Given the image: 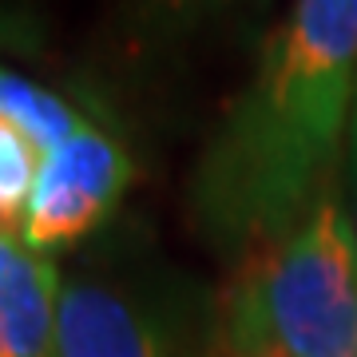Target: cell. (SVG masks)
<instances>
[{
    "instance_id": "cell-7",
    "label": "cell",
    "mask_w": 357,
    "mask_h": 357,
    "mask_svg": "<svg viewBox=\"0 0 357 357\" xmlns=\"http://www.w3.org/2000/svg\"><path fill=\"white\" fill-rule=\"evenodd\" d=\"M40 151L0 115V230L20 234L28 199L36 187Z\"/></svg>"
},
{
    "instance_id": "cell-6",
    "label": "cell",
    "mask_w": 357,
    "mask_h": 357,
    "mask_svg": "<svg viewBox=\"0 0 357 357\" xmlns=\"http://www.w3.org/2000/svg\"><path fill=\"white\" fill-rule=\"evenodd\" d=\"M0 115L40 155L52 151L56 143H64L72 131H79L88 123V115L76 112L68 96L44 88V84L20 76V72H13V68H4V64H0Z\"/></svg>"
},
{
    "instance_id": "cell-5",
    "label": "cell",
    "mask_w": 357,
    "mask_h": 357,
    "mask_svg": "<svg viewBox=\"0 0 357 357\" xmlns=\"http://www.w3.org/2000/svg\"><path fill=\"white\" fill-rule=\"evenodd\" d=\"M60 290L52 258L0 230V357H56Z\"/></svg>"
},
{
    "instance_id": "cell-10",
    "label": "cell",
    "mask_w": 357,
    "mask_h": 357,
    "mask_svg": "<svg viewBox=\"0 0 357 357\" xmlns=\"http://www.w3.org/2000/svg\"><path fill=\"white\" fill-rule=\"evenodd\" d=\"M349 159H354V187H357V100H354V135H349Z\"/></svg>"
},
{
    "instance_id": "cell-4",
    "label": "cell",
    "mask_w": 357,
    "mask_h": 357,
    "mask_svg": "<svg viewBox=\"0 0 357 357\" xmlns=\"http://www.w3.org/2000/svg\"><path fill=\"white\" fill-rule=\"evenodd\" d=\"M56 357H171L163 333L135 302L100 282H64Z\"/></svg>"
},
{
    "instance_id": "cell-8",
    "label": "cell",
    "mask_w": 357,
    "mask_h": 357,
    "mask_svg": "<svg viewBox=\"0 0 357 357\" xmlns=\"http://www.w3.org/2000/svg\"><path fill=\"white\" fill-rule=\"evenodd\" d=\"M246 0H139V8L151 16L155 24H199L206 16L230 13Z\"/></svg>"
},
{
    "instance_id": "cell-11",
    "label": "cell",
    "mask_w": 357,
    "mask_h": 357,
    "mask_svg": "<svg viewBox=\"0 0 357 357\" xmlns=\"http://www.w3.org/2000/svg\"><path fill=\"white\" fill-rule=\"evenodd\" d=\"M354 243H357V211H354Z\"/></svg>"
},
{
    "instance_id": "cell-1",
    "label": "cell",
    "mask_w": 357,
    "mask_h": 357,
    "mask_svg": "<svg viewBox=\"0 0 357 357\" xmlns=\"http://www.w3.org/2000/svg\"><path fill=\"white\" fill-rule=\"evenodd\" d=\"M357 100V0H294L187 183L191 227L250 255L306 215L337 167Z\"/></svg>"
},
{
    "instance_id": "cell-3",
    "label": "cell",
    "mask_w": 357,
    "mask_h": 357,
    "mask_svg": "<svg viewBox=\"0 0 357 357\" xmlns=\"http://www.w3.org/2000/svg\"><path fill=\"white\" fill-rule=\"evenodd\" d=\"M131 175L135 167L128 147L88 119L64 143L40 155L20 243L40 258H56L79 246L115 215Z\"/></svg>"
},
{
    "instance_id": "cell-2",
    "label": "cell",
    "mask_w": 357,
    "mask_h": 357,
    "mask_svg": "<svg viewBox=\"0 0 357 357\" xmlns=\"http://www.w3.org/2000/svg\"><path fill=\"white\" fill-rule=\"evenodd\" d=\"M218 333L266 357H357V243L333 187L282 238L246 255Z\"/></svg>"
},
{
    "instance_id": "cell-9",
    "label": "cell",
    "mask_w": 357,
    "mask_h": 357,
    "mask_svg": "<svg viewBox=\"0 0 357 357\" xmlns=\"http://www.w3.org/2000/svg\"><path fill=\"white\" fill-rule=\"evenodd\" d=\"M203 357H266V354H258V349H243V345L230 342L227 333H215L211 345L203 349Z\"/></svg>"
}]
</instances>
